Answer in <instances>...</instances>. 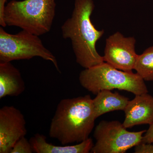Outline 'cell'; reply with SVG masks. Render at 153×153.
Wrapping results in <instances>:
<instances>
[{"mask_svg":"<svg viewBox=\"0 0 153 153\" xmlns=\"http://www.w3.org/2000/svg\"><path fill=\"white\" fill-rule=\"evenodd\" d=\"M94 7L93 0H75L71 18L61 27L63 38L71 40L76 63L84 68L104 62L103 56L96 48L104 31L96 29L91 22V16Z\"/></svg>","mask_w":153,"mask_h":153,"instance_id":"6da1fadb","label":"cell"},{"mask_svg":"<svg viewBox=\"0 0 153 153\" xmlns=\"http://www.w3.org/2000/svg\"><path fill=\"white\" fill-rule=\"evenodd\" d=\"M96 119L90 95L64 99L57 105L49 136L63 145L82 142L89 138Z\"/></svg>","mask_w":153,"mask_h":153,"instance_id":"7a4b0ae2","label":"cell"},{"mask_svg":"<svg viewBox=\"0 0 153 153\" xmlns=\"http://www.w3.org/2000/svg\"><path fill=\"white\" fill-rule=\"evenodd\" d=\"M56 6L55 0H12L6 6L4 20L7 26L42 36L51 30Z\"/></svg>","mask_w":153,"mask_h":153,"instance_id":"3957f363","label":"cell"},{"mask_svg":"<svg viewBox=\"0 0 153 153\" xmlns=\"http://www.w3.org/2000/svg\"><path fill=\"white\" fill-rule=\"evenodd\" d=\"M79 80L82 87L95 95L102 90L114 89L135 95L148 93L144 80L138 74L119 70L105 62L85 68L79 74Z\"/></svg>","mask_w":153,"mask_h":153,"instance_id":"277c9868","label":"cell"},{"mask_svg":"<svg viewBox=\"0 0 153 153\" xmlns=\"http://www.w3.org/2000/svg\"><path fill=\"white\" fill-rule=\"evenodd\" d=\"M35 57L52 62L60 72L56 57L44 47L39 36L24 30L13 35L0 28V63Z\"/></svg>","mask_w":153,"mask_h":153,"instance_id":"5b68a950","label":"cell"},{"mask_svg":"<svg viewBox=\"0 0 153 153\" xmlns=\"http://www.w3.org/2000/svg\"><path fill=\"white\" fill-rule=\"evenodd\" d=\"M146 131H129L119 121H101L94 130L93 136L96 143L91 152L126 153L142 142Z\"/></svg>","mask_w":153,"mask_h":153,"instance_id":"8992f818","label":"cell"},{"mask_svg":"<svg viewBox=\"0 0 153 153\" xmlns=\"http://www.w3.org/2000/svg\"><path fill=\"white\" fill-rule=\"evenodd\" d=\"M136 40L134 37H125L117 32L107 38L104 61L116 68L131 72L138 55L135 51Z\"/></svg>","mask_w":153,"mask_h":153,"instance_id":"52a82bcc","label":"cell"},{"mask_svg":"<svg viewBox=\"0 0 153 153\" xmlns=\"http://www.w3.org/2000/svg\"><path fill=\"white\" fill-rule=\"evenodd\" d=\"M27 132L25 116L19 109L7 105L0 109V153H10L16 143Z\"/></svg>","mask_w":153,"mask_h":153,"instance_id":"ba28073f","label":"cell"},{"mask_svg":"<svg viewBox=\"0 0 153 153\" xmlns=\"http://www.w3.org/2000/svg\"><path fill=\"white\" fill-rule=\"evenodd\" d=\"M123 123L126 128L153 123V97L148 93L135 95L125 109Z\"/></svg>","mask_w":153,"mask_h":153,"instance_id":"9c48e42d","label":"cell"},{"mask_svg":"<svg viewBox=\"0 0 153 153\" xmlns=\"http://www.w3.org/2000/svg\"><path fill=\"white\" fill-rule=\"evenodd\" d=\"M26 86L20 71L11 62L0 63V99L18 96Z\"/></svg>","mask_w":153,"mask_h":153,"instance_id":"30bf717a","label":"cell"},{"mask_svg":"<svg viewBox=\"0 0 153 153\" xmlns=\"http://www.w3.org/2000/svg\"><path fill=\"white\" fill-rule=\"evenodd\" d=\"M33 152L36 153H88L94 146L91 138L75 145L55 146L49 143L47 137L43 134L37 133L30 139Z\"/></svg>","mask_w":153,"mask_h":153,"instance_id":"8fae6325","label":"cell"},{"mask_svg":"<svg viewBox=\"0 0 153 153\" xmlns=\"http://www.w3.org/2000/svg\"><path fill=\"white\" fill-rule=\"evenodd\" d=\"M129 99L117 92L103 90L98 92L93 99L96 119L111 111H124Z\"/></svg>","mask_w":153,"mask_h":153,"instance_id":"7c38bea8","label":"cell"},{"mask_svg":"<svg viewBox=\"0 0 153 153\" xmlns=\"http://www.w3.org/2000/svg\"><path fill=\"white\" fill-rule=\"evenodd\" d=\"M134 69L144 81H153V46L138 55Z\"/></svg>","mask_w":153,"mask_h":153,"instance_id":"4fadbf2b","label":"cell"},{"mask_svg":"<svg viewBox=\"0 0 153 153\" xmlns=\"http://www.w3.org/2000/svg\"><path fill=\"white\" fill-rule=\"evenodd\" d=\"M33 148L30 140L25 137H23L16 143L10 153H32Z\"/></svg>","mask_w":153,"mask_h":153,"instance_id":"5bb4252c","label":"cell"},{"mask_svg":"<svg viewBox=\"0 0 153 153\" xmlns=\"http://www.w3.org/2000/svg\"><path fill=\"white\" fill-rule=\"evenodd\" d=\"M134 151L135 153H153V144L141 143L134 147Z\"/></svg>","mask_w":153,"mask_h":153,"instance_id":"9a60e30c","label":"cell"},{"mask_svg":"<svg viewBox=\"0 0 153 153\" xmlns=\"http://www.w3.org/2000/svg\"><path fill=\"white\" fill-rule=\"evenodd\" d=\"M141 143H153V123L149 125V127L143 136Z\"/></svg>","mask_w":153,"mask_h":153,"instance_id":"2e32d148","label":"cell"},{"mask_svg":"<svg viewBox=\"0 0 153 153\" xmlns=\"http://www.w3.org/2000/svg\"><path fill=\"white\" fill-rule=\"evenodd\" d=\"M7 0H0V25L5 27L7 26L4 20V13L5 9V4Z\"/></svg>","mask_w":153,"mask_h":153,"instance_id":"e0dca14e","label":"cell"}]
</instances>
